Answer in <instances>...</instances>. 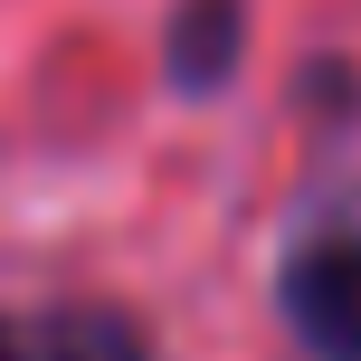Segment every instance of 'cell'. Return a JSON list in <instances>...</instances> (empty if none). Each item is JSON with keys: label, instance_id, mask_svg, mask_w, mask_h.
I'll use <instances>...</instances> for the list:
<instances>
[{"label": "cell", "instance_id": "7a4b0ae2", "mask_svg": "<svg viewBox=\"0 0 361 361\" xmlns=\"http://www.w3.org/2000/svg\"><path fill=\"white\" fill-rule=\"evenodd\" d=\"M19 352L29 361H152L143 333L114 305H48V314H29L19 324Z\"/></svg>", "mask_w": 361, "mask_h": 361}, {"label": "cell", "instance_id": "277c9868", "mask_svg": "<svg viewBox=\"0 0 361 361\" xmlns=\"http://www.w3.org/2000/svg\"><path fill=\"white\" fill-rule=\"evenodd\" d=\"M0 361H29V352H19V324H0Z\"/></svg>", "mask_w": 361, "mask_h": 361}, {"label": "cell", "instance_id": "3957f363", "mask_svg": "<svg viewBox=\"0 0 361 361\" xmlns=\"http://www.w3.org/2000/svg\"><path fill=\"white\" fill-rule=\"evenodd\" d=\"M238 29H247V10L238 0H180L171 10V86H219V76L238 67Z\"/></svg>", "mask_w": 361, "mask_h": 361}, {"label": "cell", "instance_id": "6da1fadb", "mask_svg": "<svg viewBox=\"0 0 361 361\" xmlns=\"http://www.w3.org/2000/svg\"><path fill=\"white\" fill-rule=\"evenodd\" d=\"M276 314L305 361H361V200H333L295 228L276 267Z\"/></svg>", "mask_w": 361, "mask_h": 361}]
</instances>
